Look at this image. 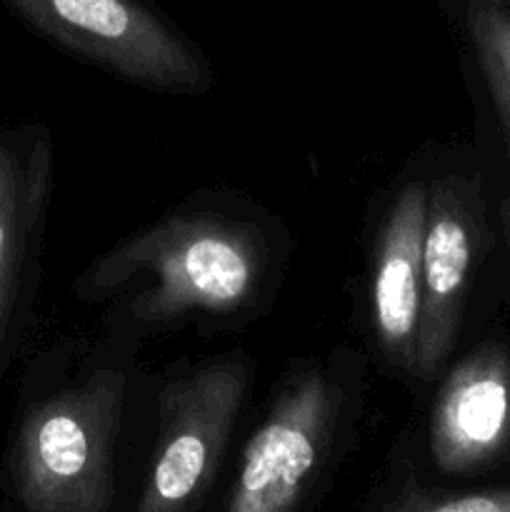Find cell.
Wrapping results in <instances>:
<instances>
[{
	"label": "cell",
	"instance_id": "obj_11",
	"mask_svg": "<svg viewBox=\"0 0 510 512\" xmlns=\"http://www.w3.org/2000/svg\"><path fill=\"white\" fill-rule=\"evenodd\" d=\"M408 512H510V493H480L438 500Z\"/></svg>",
	"mask_w": 510,
	"mask_h": 512
},
{
	"label": "cell",
	"instance_id": "obj_3",
	"mask_svg": "<svg viewBox=\"0 0 510 512\" xmlns=\"http://www.w3.org/2000/svg\"><path fill=\"white\" fill-rule=\"evenodd\" d=\"M25 23L120 78L170 93H203L205 60L140 0H5Z\"/></svg>",
	"mask_w": 510,
	"mask_h": 512
},
{
	"label": "cell",
	"instance_id": "obj_13",
	"mask_svg": "<svg viewBox=\"0 0 510 512\" xmlns=\"http://www.w3.org/2000/svg\"><path fill=\"white\" fill-rule=\"evenodd\" d=\"M505 228H508V238H510V203L505 205Z\"/></svg>",
	"mask_w": 510,
	"mask_h": 512
},
{
	"label": "cell",
	"instance_id": "obj_4",
	"mask_svg": "<svg viewBox=\"0 0 510 512\" xmlns=\"http://www.w3.org/2000/svg\"><path fill=\"white\" fill-rule=\"evenodd\" d=\"M243 355L208 360L165 388L153 470L135 512H188L205 493L248 390Z\"/></svg>",
	"mask_w": 510,
	"mask_h": 512
},
{
	"label": "cell",
	"instance_id": "obj_10",
	"mask_svg": "<svg viewBox=\"0 0 510 512\" xmlns=\"http://www.w3.org/2000/svg\"><path fill=\"white\" fill-rule=\"evenodd\" d=\"M465 25L475 63L510 143V10L470 0L465 8Z\"/></svg>",
	"mask_w": 510,
	"mask_h": 512
},
{
	"label": "cell",
	"instance_id": "obj_9",
	"mask_svg": "<svg viewBox=\"0 0 510 512\" xmlns=\"http://www.w3.org/2000/svg\"><path fill=\"white\" fill-rule=\"evenodd\" d=\"M48 190V133L30 125L0 130V313L18 315L38 253Z\"/></svg>",
	"mask_w": 510,
	"mask_h": 512
},
{
	"label": "cell",
	"instance_id": "obj_8",
	"mask_svg": "<svg viewBox=\"0 0 510 512\" xmlns=\"http://www.w3.org/2000/svg\"><path fill=\"white\" fill-rule=\"evenodd\" d=\"M428 185L413 180L390 203L373 250L370 308L380 350L390 365L413 375L423 290V233Z\"/></svg>",
	"mask_w": 510,
	"mask_h": 512
},
{
	"label": "cell",
	"instance_id": "obj_5",
	"mask_svg": "<svg viewBox=\"0 0 510 512\" xmlns=\"http://www.w3.org/2000/svg\"><path fill=\"white\" fill-rule=\"evenodd\" d=\"M348 393L333 370L288 375L248 440L228 512H293L330 448Z\"/></svg>",
	"mask_w": 510,
	"mask_h": 512
},
{
	"label": "cell",
	"instance_id": "obj_7",
	"mask_svg": "<svg viewBox=\"0 0 510 512\" xmlns=\"http://www.w3.org/2000/svg\"><path fill=\"white\" fill-rule=\"evenodd\" d=\"M510 440V355L485 343L440 388L430 420V448L440 470L468 473L490 463Z\"/></svg>",
	"mask_w": 510,
	"mask_h": 512
},
{
	"label": "cell",
	"instance_id": "obj_2",
	"mask_svg": "<svg viewBox=\"0 0 510 512\" xmlns=\"http://www.w3.org/2000/svg\"><path fill=\"white\" fill-rule=\"evenodd\" d=\"M125 403L120 368H80L23 398L8 450V485L23 512H108Z\"/></svg>",
	"mask_w": 510,
	"mask_h": 512
},
{
	"label": "cell",
	"instance_id": "obj_1",
	"mask_svg": "<svg viewBox=\"0 0 510 512\" xmlns=\"http://www.w3.org/2000/svg\"><path fill=\"white\" fill-rule=\"evenodd\" d=\"M270 273L265 235L223 213H180L100 255L78 293L113 303L138 325L168 328L243 315Z\"/></svg>",
	"mask_w": 510,
	"mask_h": 512
},
{
	"label": "cell",
	"instance_id": "obj_6",
	"mask_svg": "<svg viewBox=\"0 0 510 512\" xmlns=\"http://www.w3.org/2000/svg\"><path fill=\"white\" fill-rule=\"evenodd\" d=\"M483 240V195L478 180L448 175L428 185L423 233V290L415 335L418 378H433L460 333L465 300Z\"/></svg>",
	"mask_w": 510,
	"mask_h": 512
},
{
	"label": "cell",
	"instance_id": "obj_12",
	"mask_svg": "<svg viewBox=\"0 0 510 512\" xmlns=\"http://www.w3.org/2000/svg\"><path fill=\"white\" fill-rule=\"evenodd\" d=\"M13 318H15V315H10V313H0V358H3L5 345H8L10 330H13Z\"/></svg>",
	"mask_w": 510,
	"mask_h": 512
},
{
	"label": "cell",
	"instance_id": "obj_14",
	"mask_svg": "<svg viewBox=\"0 0 510 512\" xmlns=\"http://www.w3.org/2000/svg\"><path fill=\"white\" fill-rule=\"evenodd\" d=\"M483 3H493V5H503V8H510V0H483Z\"/></svg>",
	"mask_w": 510,
	"mask_h": 512
}]
</instances>
